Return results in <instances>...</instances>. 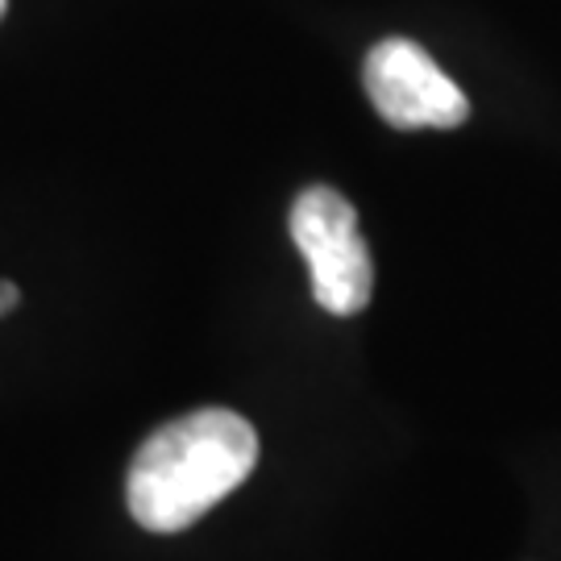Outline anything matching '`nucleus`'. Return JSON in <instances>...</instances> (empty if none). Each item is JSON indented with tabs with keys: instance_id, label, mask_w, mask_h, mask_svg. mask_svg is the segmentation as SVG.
<instances>
[{
	"instance_id": "nucleus-1",
	"label": "nucleus",
	"mask_w": 561,
	"mask_h": 561,
	"mask_svg": "<svg viewBox=\"0 0 561 561\" xmlns=\"http://www.w3.org/2000/svg\"><path fill=\"white\" fill-rule=\"evenodd\" d=\"M254 466V424L229 408H201L141 442L125 479L129 516L150 533H183L238 491Z\"/></svg>"
},
{
	"instance_id": "nucleus-2",
	"label": "nucleus",
	"mask_w": 561,
	"mask_h": 561,
	"mask_svg": "<svg viewBox=\"0 0 561 561\" xmlns=\"http://www.w3.org/2000/svg\"><path fill=\"white\" fill-rule=\"evenodd\" d=\"M291 241L308 262L312 296L333 317H354L370 304L375 262L358 233V213L333 187H308L291 204Z\"/></svg>"
},
{
	"instance_id": "nucleus-3",
	"label": "nucleus",
	"mask_w": 561,
	"mask_h": 561,
	"mask_svg": "<svg viewBox=\"0 0 561 561\" xmlns=\"http://www.w3.org/2000/svg\"><path fill=\"white\" fill-rule=\"evenodd\" d=\"M366 96L396 129H454L466 121L470 101L433 55L408 38H387L366 55Z\"/></svg>"
},
{
	"instance_id": "nucleus-4",
	"label": "nucleus",
	"mask_w": 561,
	"mask_h": 561,
	"mask_svg": "<svg viewBox=\"0 0 561 561\" xmlns=\"http://www.w3.org/2000/svg\"><path fill=\"white\" fill-rule=\"evenodd\" d=\"M18 300H21L18 287H13V283L0 279V317H4V312H13V308H18Z\"/></svg>"
},
{
	"instance_id": "nucleus-5",
	"label": "nucleus",
	"mask_w": 561,
	"mask_h": 561,
	"mask_svg": "<svg viewBox=\"0 0 561 561\" xmlns=\"http://www.w3.org/2000/svg\"><path fill=\"white\" fill-rule=\"evenodd\" d=\"M4 9H9V0H0V18H4Z\"/></svg>"
}]
</instances>
